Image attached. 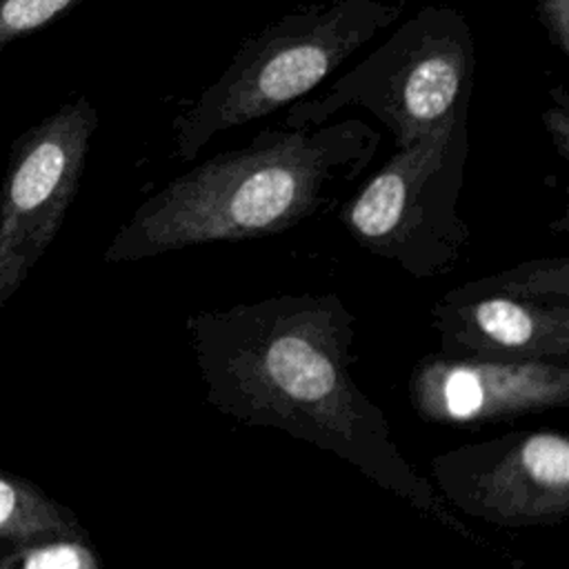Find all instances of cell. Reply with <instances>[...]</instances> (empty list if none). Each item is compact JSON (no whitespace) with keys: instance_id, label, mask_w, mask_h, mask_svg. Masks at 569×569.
Instances as JSON below:
<instances>
[{"instance_id":"6da1fadb","label":"cell","mask_w":569,"mask_h":569,"mask_svg":"<svg viewBox=\"0 0 569 569\" xmlns=\"http://www.w3.org/2000/svg\"><path fill=\"white\" fill-rule=\"evenodd\" d=\"M207 402L329 451L425 518L487 547L393 442L382 409L351 376L353 313L338 293H276L184 320Z\"/></svg>"},{"instance_id":"7a4b0ae2","label":"cell","mask_w":569,"mask_h":569,"mask_svg":"<svg viewBox=\"0 0 569 569\" xmlns=\"http://www.w3.org/2000/svg\"><path fill=\"white\" fill-rule=\"evenodd\" d=\"M378 147L380 131L358 118L262 129L247 147L211 156L142 200L104 262L282 233L338 207Z\"/></svg>"},{"instance_id":"3957f363","label":"cell","mask_w":569,"mask_h":569,"mask_svg":"<svg viewBox=\"0 0 569 569\" xmlns=\"http://www.w3.org/2000/svg\"><path fill=\"white\" fill-rule=\"evenodd\" d=\"M402 9V0H333L253 33L220 78L173 118L176 156L193 160L218 133L293 104L391 27Z\"/></svg>"},{"instance_id":"277c9868","label":"cell","mask_w":569,"mask_h":569,"mask_svg":"<svg viewBox=\"0 0 569 569\" xmlns=\"http://www.w3.org/2000/svg\"><path fill=\"white\" fill-rule=\"evenodd\" d=\"M476 49L467 18L451 7H422L329 89L296 100L282 127H318L358 107L393 136L396 149L427 136L469 107Z\"/></svg>"},{"instance_id":"5b68a950","label":"cell","mask_w":569,"mask_h":569,"mask_svg":"<svg viewBox=\"0 0 569 569\" xmlns=\"http://www.w3.org/2000/svg\"><path fill=\"white\" fill-rule=\"evenodd\" d=\"M467 109L396 153L340 207V222L369 253L429 280L456 269L469 247L458 213L469 153Z\"/></svg>"},{"instance_id":"8992f818","label":"cell","mask_w":569,"mask_h":569,"mask_svg":"<svg viewBox=\"0 0 569 569\" xmlns=\"http://www.w3.org/2000/svg\"><path fill=\"white\" fill-rule=\"evenodd\" d=\"M440 353L569 362V258H531L445 291L431 307Z\"/></svg>"},{"instance_id":"52a82bcc","label":"cell","mask_w":569,"mask_h":569,"mask_svg":"<svg viewBox=\"0 0 569 569\" xmlns=\"http://www.w3.org/2000/svg\"><path fill=\"white\" fill-rule=\"evenodd\" d=\"M96 129L98 109L76 96L13 140L0 184V309L58 236Z\"/></svg>"},{"instance_id":"ba28073f","label":"cell","mask_w":569,"mask_h":569,"mask_svg":"<svg viewBox=\"0 0 569 569\" xmlns=\"http://www.w3.org/2000/svg\"><path fill=\"white\" fill-rule=\"evenodd\" d=\"M429 471L453 513L493 527H556L569 513V438L558 429L467 442L436 453Z\"/></svg>"},{"instance_id":"9c48e42d","label":"cell","mask_w":569,"mask_h":569,"mask_svg":"<svg viewBox=\"0 0 569 569\" xmlns=\"http://www.w3.org/2000/svg\"><path fill=\"white\" fill-rule=\"evenodd\" d=\"M413 411L436 425L478 427L569 402V362L429 353L409 376Z\"/></svg>"},{"instance_id":"30bf717a","label":"cell","mask_w":569,"mask_h":569,"mask_svg":"<svg viewBox=\"0 0 569 569\" xmlns=\"http://www.w3.org/2000/svg\"><path fill=\"white\" fill-rule=\"evenodd\" d=\"M87 536L78 516L36 482L0 469V542Z\"/></svg>"},{"instance_id":"8fae6325","label":"cell","mask_w":569,"mask_h":569,"mask_svg":"<svg viewBox=\"0 0 569 569\" xmlns=\"http://www.w3.org/2000/svg\"><path fill=\"white\" fill-rule=\"evenodd\" d=\"M0 569H102L87 536L0 542Z\"/></svg>"},{"instance_id":"7c38bea8","label":"cell","mask_w":569,"mask_h":569,"mask_svg":"<svg viewBox=\"0 0 569 569\" xmlns=\"http://www.w3.org/2000/svg\"><path fill=\"white\" fill-rule=\"evenodd\" d=\"M80 2L82 0H0V53L16 40L49 27Z\"/></svg>"},{"instance_id":"4fadbf2b","label":"cell","mask_w":569,"mask_h":569,"mask_svg":"<svg viewBox=\"0 0 569 569\" xmlns=\"http://www.w3.org/2000/svg\"><path fill=\"white\" fill-rule=\"evenodd\" d=\"M536 13L551 44L569 56V0H536Z\"/></svg>"},{"instance_id":"5bb4252c","label":"cell","mask_w":569,"mask_h":569,"mask_svg":"<svg viewBox=\"0 0 569 569\" xmlns=\"http://www.w3.org/2000/svg\"><path fill=\"white\" fill-rule=\"evenodd\" d=\"M545 124H547V131L551 133L558 151L562 158L569 156V149H567V142H569V116H567V96L565 91L558 89V104L547 109L545 111Z\"/></svg>"}]
</instances>
